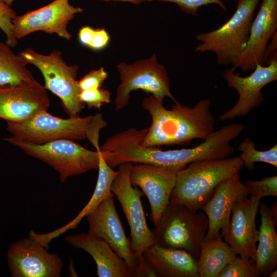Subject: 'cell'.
<instances>
[{"label":"cell","instance_id":"1","mask_svg":"<svg viewBox=\"0 0 277 277\" xmlns=\"http://www.w3.org/2000/svg\"><path fill=\"white\" fill-rule=\"evenodd\" d=\"M211 101L203 99L193 107L174 104L166 109L163 101L153 95L145 98L142 107L151 117V124L141 144L144 147L186 145L193 140H206L215 131Z\"/></svg>","mask_w":277,"mask_h":277},{"label":"cell","instance_id":"2","mask_svg":"<svg viewBox=\"0 0 277 277\" xmlns=\"http://www.w3.org/2000/svg\"><path fill=\"white\" fill-rule=\"evenodd\" d=\"M107 125L101 113L64 119L47 111L22 121H7V129L12 134L10 137L17 141L41 145L61 139H88L96 150H100V132Z\"/></svg>","mask_w":277,"mask_h":277},{"label":"cell","instance_id":"3","mask_svg":"<svg viewBox=\"0 0 277 277\" xmlns=\"http://www.w3.org/2000/svg\"><path fill=\"white\" fill-rule=\"evenodd\" d=\"M244 167L240 156L192 162L176 171V181L169 204L183 205L197 212L224 179Z\"/></svg>","mask_w":277,"mask_h":277},{"label":"cell","instance_id":"4","mask_svg":"<svg viewBox=\"0 0 277 277\" xmlns=\"http://www.w3.org/2000/svg\"><path fill=\"white\" fill-rule=\"evenodd\" d=\"M260 0H238L232 16L214 30L196 35L200 43L194 51L212 52L217 64L233 65L243 51L249 37L254 12Z\"/></svg>","mask_w":277,"mask_h":277},{"label":"cell","instance_id":"5","mask_svg":"<svg viewBox=\"0 0 277 277\" xmlns=\"http://www.w3.org/2000/svg\"><path fill=\"white\" fill-rule=\"evenodd\" d=\"M208 228L203 212H193L183 205L169 204L152 232L159 245L188 252L197 261Z\"/></svg>","mask_w":277,"mask_h":277},{"label":"cell","instance_id":"6","mask_svg":"<svg viewBox=\"0 0 277 277\" xmlns=\"http://www.w3.org/2000/svg\"><path fill=\"white\" fill-rule=\"evenodd\" d=\"M19 55L28 64H32L40 70L45 80V88L61 100L67 114L70 117L78 116L85 108V104L79 98L81 90L76 80L78 66L68 65L57 50L47 55L29 48Z\"/></svg>","mask_w":277,"mask_h":277},{"label":"cell","instance_id":"7","mask_svg":"<svg viewBox=\"0 0 277 277\" xmlns=\"http://www.w3.org/2000/svg\"><path fill=\"white\" fill-rule=\"evenodd\" d=\"M4 140L53 167L59 173L62 182L70 176L98 168L100 150L87 149L71 140H57L41 145L17 141L10 137Z\"/></svg>","mask_w":277,"mask_h":277},{"label":"cell","instance_id":"8","mask_svg":"<svg viewBox=\"0 0 277 277\" xmlns=\"http://www.w3.org/2000/svg\"><path fill=\"white\" fill-rule=\"evenodd\" d=\"M116 68L120 73L121 83L116 91V110L126 107L129 103L131 93L140 89L151 93L161 101H163L165 97H168L174 104L179 103L171 92L166 69L163 64L158 62L155 53L149 58L133 64L120 63Z\"/></svg>","mask_w":277,"mask_h":277},{"label":"cell","instance_id":"9","mask_svg":"<svg viewBox=\"0 0 277 277\" xmlns=\"http://www.w3.org/2000/svg\"><path fill=\"white\" fill-rule=\"evenodd\" d=\"M132 163H123L118 167V173L113 180L111 190L120 203L130 230V241L138 262L144 252L156 243L155 236L149 228L141 200L143 193L133 186L130 179Z\"/></svg>","mask_w":277,"mask_h":277},{"label":"cell","instance_id":"10","mask_svg":"<svg viewBox=\"0 0 277 277\" xmlns=\"http://www.w3.org/2000/svg\"><path fill=\"white\" fill-rule=\"evenodd\" d=\"M235 70L232 66L225 69L223 73L227 86L237 91L239 98L230 109L219 116L221 121L248 115L264 102L262 89L277 80V60L271 62L266 66L258 64L253 72L245 77L236 73Z\"/></svg>","mask_w":277,"mask_h":277},{"label":"cell","instance_id":"11","mask_svg":"<svg viewBox=\"0 0 277 277\" xmlns=\"http://www.w3.org/2000/svg\"><path fill=\"white\" fill-rule=\"evenodd\" d=\"M47 249L30 236L11 244L7 258L11 276H60L63 262L58 255L49 253Z\"/></svg>","mask_w":277,"mask_h":277},{"label":"cell","instance_id":"12","mask_svg":"<svg viewBox=\"0 0 277 277\" xmlns=\"http://www.w3.org/2000/svg\"><path fill=\"white\" fill-rule=\"evenodd\" d=\"M83 10L71 5L69 0H54L40 8L16 15L12 21L14 36L19 39L33 32L43 31L69 41L72 35L67 25Z\"/></svg>","mask_w":277,"mask_h":277},{"label":"cell","instance_id":"13","mask_svg":"<svg viewBox=\"0 0 277 277\" xmlns=\"http://www.w3.org/2000/svg\"><path fill=\"white\" fill-rule=\"evenodd\" d=\"M113 197L112 196L104 200L86 216L89 224L88 232L105 240L123 260L131 276L133 277L138 259L130 240L125 234L116 210Z\"/></svg>","mask_w":277,"mask_h":277},{"label":"cell","instance_id":"14","mask_svg":"<svg viewBox=\"0 0 277 277\" xmlns=\"http://www.w3.org/2000/svg\"><path fill=\"white\" fill-rule=\"evenodd\" d=\"M130 179L131 184L139 187L147 196L151 208L150 219L157 227L169 204L176 181V172L151 164H132Z\"/></svg>","mask_w":277,"mask_h":277},{"label":"cell","instance_id":"15","mask_svg":"<svg viewBox=\"0 0 277 277\" xmlns=\"http://www.w3.org/2000/svg\"><path fill=\"white\" fill-rule=\"evenodd\" d=\"M249 195L240 179L239 171L222 181L215 188L212 196L202 207L208 220L205 241L215 239L226 233L229 229L234 204Z\"/></svg>","mask_w":277,"mask_h":277},{"label":"cell","instance_id":"16","mask_svg":"<svg viewBox=\"0 0 277 277\" xmlns=\"http://www.w3.org/2000/svg\"><path fill=\"white\" fill-rule=\"evenodd\" d=\"M260 200L250 196L236 202L232 209L228 230L222 236L237 255L255 261L259 234L255 219Z\"/></svg>","mask_w":277,"mask_h":277},{"label":"cell","instance_id":"17","mask_svg":"<svg viewBox=\"0 0 277 277\" xmlns=\"http://www.w3.org/2000/svg\"><path fill=\"white\" fill-rule=\"evenodd\" d=\"M276 29L277 0H262L252 21L247 42L232 66L248 72L258 64L264 65L266 47Z\"/></svg>","mask_w":277,"mask_h":277},{"label":"cell","instance_id":"18","mask_svg":"<svg viewBox=\"0 0 277 277\" xmlns=\"http://www.w3.org/2000/svg\"><path fill=\"white\" fill-rule=\"evenodd\" d=\"M50 100L46 89L37 82L18 86L0 87V118L19 122L47 111Z\"/></svg>","mask_w":277,"mask_h":277},{"label":"cell","instance_id":"19","mask_svg":"<svg viewBox=\"0 0 277 277\" xmlns=\"http://www.w3.org/2000/svg\"><path fill=\"white\" fill-rule=\"evenodd\" d=\"M65 240L92 257L96 265L98 276L131 277L125 262L103 239L88 232L68 235Z\"/></svg>","mask_w":277,"mask_h":277},{"label":"cell","instance_id":"20","mask_svg":"<svg viewBox=\"0 0 277 277\" xmlns=\"http://www.w3.org/2000/svg\"><path fill=\"white\" fill-rule=\"evenodd\" d=\"M143 256L156 276L199 277L196 261L184 250L154 244L144 252Z\"/></svg>","mask_w":277,"mask_h":277},{"label":"cell","instance_id":"21","mask_svg":"<svg viewBox=\"0 0 277 277\" xmlns=\"http://www.w3.org/2000/svg\"><path fill=\"white\" fill-rule=\"evenodd\" d=\"M98 177L94 191L89 202L72 221L58 229L46 233L38 234L33 230L29 232V236L48 247L49 243L64 233L77 227L82 219L92 212L98 205L107 198L114 196L111 187L112 183L118 170L114 171L104 160L100 151Z\"/></svg>","mask_w":277,"mask_h":277},{"label":"cell","instance_id":"22","mask_svg":"<svg viewBox=\"0 0 277 277\" xmlns=\"http://www.w3.org/2000/svg\"><path fill=\"white\" fill-rule=\"evenodd\" d=\"M259 209L261 224L255 262L260 274L267 276L277 267V233L268 205L261 203Z\"/></svg>","mask_w":277,"mask_h":277},{"label":"cell","instance_id":"23","mask_svg":"<svg viewBox=\"0 0 277 277\" xmlns=\"http://www.w3.org/2000/svg\"><path fill=\"white\" fill-rule=\"evenodd\" d=\"M237 254L222 240L221 235L202 243L196 262L199 277H218L223 269L233 261Z\"/></svg>","mask_w":277,"mask_h":277},{"label":"cell","instance_id":"24","mask_svg":"<svg viewBox=\"0 0 277 277\" xmlns=\"http://www.w3.org/2000/svg\"><path fill=\"white\" fill-rule=\"evenodd\" d=\"M6 43L0 42V87L18 86L37 82L27 68L28 63Z\"/></svg>","mask_w":277,"mask_h":277},{"label":"cell","instance_id":"25","mask_svg":"<svg viewBox=\"0 0 277 277\" xmlns=\"http://www.w3.org/2000/svg\"><path fill=\"white\" fill-rule=\"evenodd\" d=\"M240 158L248 170H252L256 162H264L277 167V144L265 151L255 148V143L249 138H245L238 147Z\"/></svg>","mask_w":277,"mask_h":277},{"label":"cell","instance_id":"26","mask_svg":"<svg viewBox=\"0 0 277 277\" xmlns=\"http://www.w3.org/2000/svg\"><path fill=\"white\" fill-rule=\"evenodd\" d=\"M255 260L236 256L221 272L218 277H260Z\"/></svg>","mask_w":277,"mask_h":277},{"label":"cell","instance_id":"27","mask_svg":"<svg viewBox=\"0 0 277 277\" xmlns=\"http://www.w3.org/2000/svg\"><path fill=\"white\" fill-rule=\"evenodd\" d=\"M249 194L260 199L268 196H277V176L264 177L261 180H247L245 183Z\"/></svg>","mask_w":277,"mask_h":277},{"label":"cell","instance_id":"28","mask_svg":"<svg viewBox=\"0 0 277 277\" xmlns=\"http://www.w3.org/2000/svg\"><path fill=\"white\" fill-rule=\"evenodd\" d=\"M16 15V12L3 0H0V29L6 37V43L11 47L17 44L13 30L12 21Z\"/></svg>","mask_w":277,"mask_h":277},{"label":"cell","instance_id":"29","mask_svg":"<svg viewBox=\"0 0 277 277\" xmlns=\"http://www.w3.org/2000/svg\"><path fill=\"white\" fill-rule=\"evenodd\" d=\"M79 98L89 108L100 109L102 106L111 102V93L101 88L88 89L81 91Z\"/></svg>","mask_w":277,"mask_h":277},{"label":"cell","instance_id":"30","mask_svg":"<svg viewBox=\"0 0 277 277\" xmlns=\"http://www.w3.org/2000/svg\"><path fill=\"white\" fill-rule=\"evenodd\" d=\"M153 1L174 3L184 12L194 16L197 15L199 8L209 4L217 5L224 11L227 10V6L222 0H142V2Z\"/></svg>","mask_w":277,"mask_h":277},{"label":"cell","instance_id":"31","mask_svg":"<svg viewBox=\"0 0 277 277\" xmlns=\"http://www.w3.org/2000/svg\"><path fill=\"white\" fill-rule=\"evenodd\" d=\"M108 74L103 67L92 70L78 81L81 90L91 88H98L107 78Z\"/></svg>","mask_w":277,"mask_h":277},{"label":"cell","instance_id":"32","mask_svg":"<svg viewBox=\"0 0 277 277\" xmlns=\"http://www.w3.org/2000/svg\"><path fill=\"white\" fill-rule=\"evenodd\" d=\"M110 36L104 29H94L88 48L94 50H101L109 43Z\"/></svg>","mask_w":277,"mask_h":277},{"label":"cell","instance_id":"33","mask_svg":"<svg viewBox=\"0 0 277 277\" xmlns=\"http://www.w3.org/2000/svg\"><path fill=\"white\" fill-rule=\"evenodd\" d=\"M277 60V32L272 37L266 47L264 53V64Z\"/></svg>","mask_w":277,"mask_h":277},{"label":"cell","instance_id":"34","mask_svg":"<svg viewBox=\"0 0 277 277\" xmlns=\"http://www.w3.org/2000/svg\"><path fill=\"white\" fill-rule=\"evenodd\" d=\"M156 277L153 270L144 257L138 262L133 277Z\"/></svg>","mask_w":277,"mask_h":277},{"label":"cell","instance_id":"35","mask_svg":"<svg viewBox=\"0 0 277 277\" xmlns=\"http://www.w3.org/2000/svg\"><path fill=\"white\" fill-rule=\"evenodd\" d=\"M94 29L90 26H84L78 32V40L81 44L88 47L94 32Z\"/></svg>","mask_w":277,"mask_h":277},{"label":"cell","instance_id":"36","mask_svg":"<svg viewBox=\"0 0 277 277\" xmlns=\"http://www.w3.org/2000/svg\"><path fill=\"white\" fill-rule=\"evenodd\" d=\"M270 213L272 218V220L275 224L276 225L277 223V205L276 202L274 203L273 205L269 208Z\"/></svg>","mask_w":277,"mask_h":277},{"label":"cell","instance_id":"37","mask_svg":"<svg viewBox=\"0 0 277 277\" xmlns=\"http://www.w3.org/2000/svg\"><path fill=\"white\" fill-rule=\"evenodd\" d=\"M104 1H121L127 2L133 4H140L142 2V0H104Z\"/></svg>","mask_w":277,"mask_h":277},{"label":"cell","instance_id":"38","mask_svg":"<svg viewBox=\"0 0 277 277\" xmlns=\"http://www.w3.org/2000/svg\"><path fill=\"white\" fill-rule=\"evenodd\" d=\"M267 277H276L277 276V270L276 268L270 272L267 275Z\"/></svg>","mask_w":277,"mask_h":277},{"label":"cell","instance_id":"39","mask_svg":"<svg viewBox=\"0 0 277 277\" xmlns=\"http://www.w3.org/2000/svg\"><path fill=\"white\" fill-rule=\"evenodd\" d=\"M8 5L11 6L14 0H3Z\"/></svg>","mask_w":277,"mask_h":277},{"label":"cell","instance_id":"40","mask_svg":"<svg viewBox=\"0 0 277 277\" xmlns=\"http://www.w3.org/2000/svg\"><path fill=\"white\" fill-rule=\"evenodd\" d=\"M232 1H238V0H232Z\"/></svg>","mask_w":277,"mask_h":277}]
</instances>
